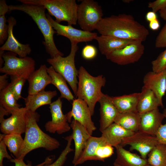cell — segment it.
<instances>
[{
    "label": "cell",
    "instance_id": "e0dca14e",
    "mask_svg": "<svg viewBox=\"0 0 166 166\" xmlns=\"http://www.w3.org/2000/svg\"><path fill=\"white\" fill-rule=\"evenodd\" d=\"M100 104L99 130L102 132L112 124L119 112L113 102L112 97L104 94L99 102Z\"/></svg>",
    "mask_w": 166,
    "mask_h": 166
},
{
    "label": "cell",
    "instance_id": "5b68a950",
    "mask_svg": "<svg viewBox=\"0 0 166 166\" xmlns=\"http://www.w3.org/2000/svg\"><path fill=\"white\" fill-rule=\"evenodd\" d=\"M22 3L32 4L43 6L48 14L54 17L55 21L60 23L63 21L68 25H76L77 23L78 5L75 0H18Z\"/></svg>",
    "mask_w": 166,
    "mask_h": 166
},
{
    "label": "cell",
    "instance_id": "7c38bea8",
    "mask_svg": "<svg viewBox=\"0 0 166 166\" xmlns=\"http://www.w3.org/2000/svg\"><path fill=\"white\" fill-rule=\"evenodd\" d=\"M47 17L57 35L64 36L68 38L71 42L78 44L80 42L91 41L95 39L97 34L96 33L86 31L75 28L71 25H64L57 22L48 13Z\"/></svg>",
    "mask_w": 166,
    "mask_h": 166
},
{
    "label": "cell",
    "instance_id": "ac0fdd59",
    "mask_svg": "<svg viewBox=\"0 0 166 166\" xmlns=\"http://www.w3.org/2000/svg\"><path fill=\"white\" fill-rule=\"evenodd\" d=\"M140 121L139 131L156 136L164 118L163 113H160L157 108L140 114Z\"/></svg>",
    "mask_w": 166,
    "mask_h": 166
},
{
    "label": "cell",
    "instance_id": "4fadbf2b",
    "mask_svg": "<svg viewBox=\"0 0 166 166\" xmlns=\"http://www.w3.org/2000/svg\"><path fill=\"white\" fill-rule=\"evenodd\" d=\"M66 115L68 122L71 123L73 118L84 126L91 136L96 129V127L91 119L92 116L89 109L83 100L74 99L73 101L72 109Z\"/></svg>",
    "mask_w": 166,
    "mask_h": 166
},
{
    "label": "cell",
    "instance_id": "f546056e",
    "mask_svg": "<svg viewBox=\"0 0 166 166\" xmlns=\"http://www.w3.org/2000/svg\"><path fill=\"white\" fill-rule=\"evenodd\" d=\"M47 72L52 79V83L59 91L61 98H64L69 101H73L74 97L69 89L66 81L59 73L56 72L50 66L47 67Z\"/></svg>",
    "mask_w": 166,
    "mask_h": 166
},
{
    "label": "cell",
    "instance_id": "3957f363",
    "mask_svg": "<svg viewBox=\"0 0 166 166\" xmlns=\"http://www.w3.org/2000/svg\"><path fill=\"white\" fill-rule=\"evenodd\" d=\"M9 11H21L30 16L37 25L42 34L44 41L43 44L46 52L51 57L63 56V54L57 47L53 38L56 33L49 21L45 13V9L43 6L32 4L22 3L19 5H9Z\"/></svg>",
    "mask_w": 166,
    "mask_h": 166
},
{
    "label": "cell",
    "instance_id": "d4e9b609",
    "mask_svg": "<svg viewBox=\"0 0 166 166\" xmlns=\"http://www.w3.org/2000/svg\"><path fill=\"white\" fill-rule=\"evenodd\" d=\"M115 148L117 158L114 162L121 166H144L148 164L147 159L126 150L120 145Z\"/></svg>",
    "mask_w": 166,
    "mask_h": 166
},
{
    "label": "cell",
    "instance_id": "30bf717a",
    "mask_svg": "<svg viewBox=\"0 0 166 166\" xmlns=\"http://www.w3.org/2000/svg\"><path fill=\"white\" fill-rule=\"evenodd\" d=\"M158 143L156 136L138 131L124 138L120 145L123 147L130 146L131 150L137 151L142 158L146 159L147 155Z\"/></svg>",
    "mask_w": 166,
    "mask_h": 166
},
{
    "label": "cell",
    "instance_id": "277c9868",
    "mask_svg": "<svg viewBox=\"0 0 166 166\" xmlns=\"http://www.w3.org/2000/svg\"><path fill=\"white\" fill-rule=\"evenodd\" d=\"M78 77L76 97L86 102L93 116L96 103L104 94L101 88L105 85V78L102 75L93 76L82 66L78 70Z\"/></svg>",
    "mask_w": 166,
    "mask_h": 166
},
{
    "label": "cell",
    "instance_id": "7402d4cb",
    "mask_svg": "<svg viewBox=\"0 0 166 166\" xmlns=\"http://www.w3.org/2000/svg\"><path fill=\"white\" fill-rule=\"evenodd\" d=\"M101 132V136L107 144L116 147L121 144L124 138L132 135L135 132L126 130L114 122Z\"/></svg>",
    "mask_w": 166,
    "mask_h": 166
},
{
    "label": "cell",
    "instance_id": "bcb514c9",
    "mask_svg": "<svg viewBox=\"0 0 166 166\" xmlns=\"http://www.w3.org/2000/svg\"><path fill=\"white\" fill-rule=\"evenodd\" d=\"M160 26V23L157 19L149 22V27L153 31L158 30Z\"/></svg>",
    "mask_w": 166,
    "mask_h": 166
},
{
    "label": "cell",
    "instance_id": "52a82bcc",
    "mask_svg": "<svg viewBox=\"0 0 166 166\" xmlns=\"http://www.w3.org/2000/svg\"><path fill=\"white\" fill-rule=\"evenodd\" d=\"M17 55L10 51L2 55L4 64L0 68V72L10 77L22 78L27 80L35 70V61L32 57H18Z\"/></svg>",
    "mask_w": 166,
    "mask_h": 166
},
{
    "label": "cell",
    "instance_id": "8992f818",
    "mask_svg": "<svg viewBox=\"0 0 166 166\" xmlns=\"http://www.w3.org/2000/svg\"><path fill=\"white\" fill-rule=\"evenodd\" d=\"M71 44L70 52L67 56H59L50 58L47 59V61L56 72L64 78L76 96L78 83V70L75 66V58L78 47V44L75 42H71Z\"/></svg>",
    "mask_w": 166,
    "mask_h": 166
},
{
    "label": "cell",
    "instance_id": "d6a6232c",
    "mask_svg": "<svg viewBox=\"0 0 166 166\" xmlns=\"http://www.w3.org/2000/svg\"><path fill=\"white\" fill-rule=\"evenodd\" d=\"M65 139L67 141L66 145L57 159L54 162L44 166H62L63 165L66 160L67 155L74 151V149L71 147L73 140L72 135L65 137Z\"/></svg>",
    "mask_w": 166,
    "mask_h": 166
},
{
    "label": "cell",
    "instance_id": "ba28073f",
    "mask_svg": "<svg viewBox=\"0 0 166 166\" xmlns=\"http://www.w3.org/2000/svg\"><path fill=\"white\" fill-rule=\"evenodd\" d=\"M101 6L93 0H83L78 5L77 23L84 31L92 32L103 18Z\"/></svg>",
    "mask_w": 166,
    "mask_h": 166
},
{
    "label": "cell",
    "instance_id": "ab89813d",
    "mask_svg": "<svg viewBox=\"0 0 166 166\" xmlns=\"http://www.w3.org/2000/svg\"><path fill=\"white\" fill-rule=\"evenodd\" d=\"M155 46L157 48L166 47V23L156 38Z\"/></svg>",
    "mask_w": 166,
    "mask_h": 166
},
{
    "label": "cell",
    "instance_id": "cb8c5ba5",
    "mask_svg": "<svg viewBox=\"0 0 166 166\" xmlns=\"http://www.w3.org/2000/svg\"><path fill=\"white\" fill-rule=\"evenodd\" d=\"M140 93L112 97L113 103L120 113L138 112Z\"/></svg>",
    "mask_w": 166,
    "mask_h": 166
},
{
    "label": "cell",
    "instance_id": "6da1fadb",
    "mask_svg": "<svg viewBox=\"0 0 166 166\" xmlns=\"http://www.w3.org/2000/svg\"><path fill=\"white\" fill-rule=\"evenodd\" d=\"M96 30L101 35L142 42L149 34L147 28L136 21L132 15L125 14L103 18Z\"/></svg>",
    "mask_w": 166,
    "mask_h": 166
},
{
    "label": "cell",
    "instance_id": "9c48e42d",
    "mask_svg": "<svg viewBox=\"0 0 166 166\" xmlns=\"http://www.w3.org/2000/svg\"><path fill=\"white\" fill-rule=\"evenodd\" d=\"M142 42L136 40L125 47L106 55V58L120 65H126L138 61L142 56L144 47Z\"/></svg>",
    "mask_w": 166,
    "mask_h": 166
},
{
    "label": "cell",
    "instance_id": "f6af8a7d",
    "mask_svg": "<svg viewBox=\"0 0 166 166\" xmlns=\"http://www.w3.org/2000/svg\"><path fill=\"white\" fill-rule=\"evenodd\" d=\"M9 11V6L5 0H0V14H5Z\"/></svg>",
    "mask_w": 166,
    "mask_h": 166
},
{
    "label": "cell",
    "instance_id": "8d00e7d4",
    "mask_svg": "<svg viewBox=\"0 0 166 166\" xmlns=\"http://www.w3.org/2000/svg\"><path fill=\"white\" fill-rule=\"evenodd\" d=\"M5 14H0V45H3L8 37V25Z\"/></svg>",
    "mask_w": 166,
    "mask_h": 166
},
{
    "label": "cell",
    "instance_id": "816d5d0a",
    "mask_svg": "<svg viewBox=\"0 0 166 166\" xmlns=\"http://www.w3.org/2000/svg\"><path fill=\"white\" fill-rule=\"evenodd\" d=\"M144 166H152V165H151L150 164H146V165H145Z\"/></svg>",
    "mask_w": 166,
    "mask_h": 166
},
{
    "label": "cell",
    "instance_id": "83f0119b",
    "mask_svg": "<svg viewBox=\"0 0 166 166\" xmlns=\"http://www.w3.org/2000/svg\"><path fill=\"white\" fill-rule=\"evenodd\" d=\"M107 144L102 136L97 137L91 136L88 140L81 155L74 166L81 164L88 160H97L95 155L96 150L100 146Z\"/></svg>",
    "mask_w": 166,
    "mask_h": 166
},
{
    "label": "cell",
    "instance_id": "d590c367",
    "mask_svg": "<svg viewBox=\"0 0 166 166\" xmlns=\"http://www.w3.org/2000/svg\"><path fill=\"white\" fill-rule=\"evenodd\" d=\"M152 71L159 73L166 69V49L151 62Z\"/></svg>",
    "mask_w": 166,
    "mask_h": 166
},
{
    "label": "cell",
    "instance_id": "836d02e7",
    "mask_svg": "<svg viewBox=\"0 0 166 166\" xmlns=\"http://www.w3.org/2000/svg\"><path fill=\"white\" fill-rule=\"evenodd\" d=\"M26 80L22 78L11 77V82L9 85L17 101L22 98V91Z\"/></svg>",
    "mask_w": 166,
    "mask_h": 166
},
{
    "label": "cell",
    "instance_id": "5bb4252c",
    "mask_svg": "<svg viewBox=\"0 0 166 166\" xmlns=\"http://www.w3.org/2000/svg\"><path fill=\"white\" fill-rule=\"evenodd\" d=\"M27 111L25 107H20L13 112L10 117L0 121L1 131L5 134L25 133Z\"/></svg>",
    "mask_w": 166,
    "mask_h": 166
},
{
    "label": "cell",
    "instance_id": "ee69618b",
    "mask_svg": "<svg viewBox=\"0 0 166 166\" xmlns=\"http://www.w3.org/2000/svg\"><path fill=\"white\" fill-rule=\"evenodd\" d=\"M7 75L4 74L0 76V91L5 89L9 85Z\"/></svg>",
    "mask_w": 166,
    "mask_h": 166
},
{
    "label": "cell",
    "instance_id": "d6986e66",
    "mask_svg": "<svg viewBox=\"0 0 166 166\" xmlns=\"http://www.w3.org/2000/svg\"><path fill=\"white\" fill-rule=\"evenodd\" d=\"M70 126L74 141L75 152L72 163L74 165L81 155L87 142L91 136L87 129L77 121L73 119Z\"/></svg>",
    "mask_w": 166,
    "mask_h": 166
},
{
    "label": "cell",
    "instance_id": "ffe728a7",
    "mask_svg": "<svg viewBox=\"0 0 166 166\" xmlns=\"http://www.w3.org/2000/svg\"><path fill=\"white\" fill-rule=\"evenodd\" d=\"M29 84L28 94H33L45 90V88L51 84L52 79L47 72V67L41 65L35 70L27 80Z\"/></svg>",
    "mask_w": 166,
    "mask_h": 166
},
{
    "label": "cell",
    "instance_id": "f5cc1de1",
    "mask_svg": "<svg viewBox=\"0 0 166 166\" xmlns=\"http://www.w3.org/2000/svg\"></svg>",
    "mask_w": 166,
    "mask_h": 166
},
{
    "label": "cell",
    "instance_id": "c3c4849f",
    "mask_svg": "<svg viewBox=\"0 0 166 166\" xmlns=\"http://www.w3.org/2000/svg\"><path fill=\"white\" fill-rule=\"evenodd\" d=\"M160 17L164 20H166V7L164 9L159 11Z\"/></svg>",
    "mask_w": 166,
    "mask_h": 166
},
{
    "label": "cell",
    "instance_id": "b9f144b4",
    "mask_svg": "<svg viewBox=\"0 0 166 166\" xmlns=\"http://www.w3.org/2000/svg\"><path fill=\"white\" fill-rule=\"evenodd\" d=\"M163 113L164 118H166V108L164 109ZM156 137L159 143L166 144V122L165 124L160 126Z\"/></svg>",
    "mask_w": 166,
    "mask_h": 166
},
{
    "label": "cell",
    "instance_id": "f907efd6",
    "mask_svg": "<svg viewBox=\"0 0 166 166\" xmlns=\"http://www.w3.org/2000/svg\"><path fill=\"white\" fill-rule=\"evenodd\" d=\"M113 164L114 166H121L115 162H114Z\"/></svg>",
    "mask_w": 166,
    "mask_h": 166
},
{
    "label": "cell",
    "instance_id": "7bdbcfd3",
    "mask_svg": "<svg viewBox=\"0 0 166 166\" xmlns=\"http://www.w3.org/2000/svg\"><path fill=\"white\" fill-rule=\"evenodd\" d=\"M148 7L151 8L152 11L156 13L166 7V0H156L148 4Z\"/></svg>",
    "mask_w": 166,
    "mask_h": 166
},
{
    "label": "cell",
    "instance_id": "484cf974",
    "mask_svg": "<svg viewBox=\"0 0 166 166\" xmlns=\"http://www.w3.org/2000/svg\"><path fill=\"white\" fill-rule=\"evenodd\" d=\"M162 106L154 93L143 86L140 92L137 106V111L140 114L146 113Z\"/></svg>",
    "mask_w": 166,
    "mask_h": 166
},
{
    "label": "cell",
    "instance_id": "681fc988",
    "mask_svg": "<svg viewBox=\"0 0 166 166\" xmlns=\"http://www.w3.org/2000/svg\"><path fill=\"white\" fill-rule=\"evenodd\" d=\"M123 2L127 3H129L131 1H132V0H123L122 1Z\"/></svg>",
    "mask_w": 166,
    "mask_h": 166
},
{
    "label": "cell",
    "instance_id": "60d3db41",
    "mask_svg": "<svg viewBox=\"0 0 166 166\" xmlns=\"http://www.w3.org/2000/svg\"><path fill=\"white\" fill-rule=\"evenodd\" d=\"M5 134L0 135V166H3V161L4 158H6L9 161L12 159L8 154L6 150V146L2 140Z\"/></svg>",
    "mask_w": 166,
    "mask_h": 166
},
{
    "label": "cell",
    "instance_id": "7a4b0ae2",
    "mask_svg": "<svg viewBox=\"0 0 166 166\" xmlns=\"http://www.w3.org/2000/svg\"><path fill=\"white\" fill-rule=\"evenodd\" d=\"M40 116L36 112L27 110L25 136L18 159H24L28 153L37 148H43L51 151L58 148L60 146L57 140L46 133L40 128L37 124Z\"/></svg>",
    "mask_w": 166,
    "mask_h": 166
},
{
    "label": "cell",
    "instance_id": "9a60e30c",
    "mask_svg": "<svg viewBox=\"0 0 166 166\" xmlns=\"http://www.w3.org/2000/svg\"><path fill=\"white\" fill-rule=\"evenodd\" d=\"M7 22L8 25V37L5 43L0 48V50L11 52L18 55L20 57H26L31 53L32 49L28 44H22L15 38L13 33L14 27L17 21L13 16L9 17Z\"/></svg>",
    "mask_w": 166,
    "mask_h": 166
},
{
    "label": "cell",
    "instance_id": "4dcf8cb0",
    "mask_svg": "<svg viewBox=\"0 0 166 166\" xmlns=\"http://www.w3.org/2000/svg\"><path fill=\"white\" fill-rule=\"evenodd\" d=\"M147 160L153 166H166V144L159 143L148 154Z\"/></svg>",
    "mask_w": 166,
    "mask_h": 166
},
{
    "label": "cell",
    "instance_id": "4316f807",
    "mask_svg": "<svg viewBox=\"0 0 166 166\" xmlns=\"http://www.w3.org/2000/svg\"><path fill=\"white\" fill-rule=\"evenodd\" d=\"M17 101L9 85L0 91V118H4L20 108Z\"/></svg>",
    "mask_w": 166,
    "mask_h": 166
},
{
    "label": "cell",
    "instance_id": "603a6c76",
    "mask_svg": "<svg viewBox=\"0 0 166 166\" xmlns=\"http://www.w3.org/2000/svg\"><path fill=\"white\" fill-rule=\"evenodd\" d=\"M57 95L56 90H45L33 94L29 95L24 98L25 107L27 110L35 112L40 107L50 105L53 98Z\"/></svg>",
    "mask_w": 166,
    "mask_h": 166
},
{
    "label": "cell",
    "instance_id": "1f68e13d",
    "mask_svg": "<svg viewBox=\"0 0 166 166\" xmlns=\"http://www.w3.org/2000/svg\"><path fill=\"white\" fill-rule=\"evenodd\" d=\"M2 140L10 152L14 154L15 158L18 159L24 141L21 134H5Z\"/></svg>",
    "mask_w": 166,
    "mask_h": 166
},
{
    "label": "cell",
    "instance_id": "7dc6e473",
    "mask_svg": "<svg viewBox=\"0 0 166 166\" xmlns=\"http://www.w3.org/2000/svg\"><path fill=\"white\" fill-rule=\"evenodd\" d=\"M145 18L146 20L149 22L157 19L156 13L153 11L148 12L146 15Z\"/></svg>",
    "mask_w": 166,
    "mask_h": 166
},
{
    "label": "cell",
    "instance_id": "e575fe53",
    "mask_svg": "<svg viewBox=\"0 0 166 166\" xmlns=\"http://www.w3.org/2000/svg\"><path fill=\"white\" fill-rule=\"evenodd\" d=\"M114 153V148L109 145L100 146L96 151L95 155L97 160L104 161L111 157Z\"/></svg>",
    "mask_w": 166,
    "mask_h": 166
},
{
    "label": "cell",
    "instance_id": "2e32d148",
    "mask_svg": "<svg viewBox=\"0 0 166 166\" xmlns=\"http://www.w3.org/2000/svg\"><path fill=\"white\" fill-rule=\"evenodd\" d=\"M144 86L152 90L163 107V98L166 92V69L159 72H148L143 79Z\"/></svg>",
    "mask_w": 166,
    "mask_h": 166
},
{
    "label": "cell",
    "instance_id": "8fae6325",
    "mask_svg": "<svg viewBox=\"0 0 166 166\" xmlns=\"http://www.w3.org/2000/svg\"><path fill=\"white\" fill-rule=\"evenodd\" d=\"M61 99L59 97L49 105L52 120L45 123V128L46 131L51 133L61 134L69 131L71 128L66 114H64L62 112Z\"/></svg>",
    "mask_w": 166,
    "mask_h": 166
},
{
    "label": "cell",
    "instance_id": "44dd1931",
    "mask_svg": "<svg viewBox=\"0 0 166 166\" xmlns=\"http://www.w3.org/2000/svg\"><path fill=\"white\" fill-rule=\"evenodd\" d=\"M95 39L98 42L101 53L105 56L137 40L124 39L112 36L102 35L97 36Z\"/></svg>",
    "mask_w": 166,
    "mask_h": 166
},
{
    "label": "cell",
    "instance_id": "f1b7e54d",
    "mask_svg": "<svg viewBox=\"0 0 166 166\" xmlns=\"http://www.w3.org/2000/svg\"><path fill=\"white\" fill-rule=\"evenodd\" d=\"M140 121V114L137 112H131L119 113L114 123L126 130L135 132L139 130Z\"/></svg>",
    "mask_w": 166,
    "mask_h": 166
},
{
    "label": "cell",
    "instance_id": "74e56055",
    "mask_svg": "<svg viewBox=\"0 0 166 166\" xmlns=\"http://www.w3.org/2000/svg\"><path fill=\"white\" fill-rule=\"evenodd\" d=\"M97 50L94 46L90 45H85L83 49L81 54L82 57L87 60H90L96 57Z\"/></svg>",
    "mask_w": 166,
    "mask_h": 166
},
{
    "label": "cell",
    "instance_id": "f35d334b",
    "mask_svg": "<svg viewBox=\"0 0 166 166\" xmlns=\"http://www.w3.org/2000/svg\"><path fill=\"white\" fill-rule=\"evenodd\" d=\"M54 157L53 156H51L47 157L44 161L42 163L33 166H44L45 165L51 163L53 162ZM24 159H18L16 158L12 159L10 161L13 162L15 164V166H33L30 164H26L23 160Z\"/></svg>",
    "mask_w": 166,
    "mask_h": 166
}]
</instances>
